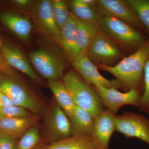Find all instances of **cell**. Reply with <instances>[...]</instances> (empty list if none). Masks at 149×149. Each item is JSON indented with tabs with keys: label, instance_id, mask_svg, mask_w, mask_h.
<instances>
[{
	"label": "cell",
	"instance_id": "cell-27",
	"mask_svg": "<svg viewBox=\"0 0 149 149\" xmlns=\"http://www.w3.org/2000/svg\"><path fill=\"white\" fill-rule=\"evenodd\" d=\"M32 115L24 108L16 106L13 105L0 109V119L20 118Z\"/></svg>",
	"mask_w": 149,
	"mask_h": 149
},
{
	"label": "cell",
	"instance_id": "cell-24",
	"mask_svg": "<svg viewBox=\"0 0 149 149\" xmlns=\"http://www.w3.org/2000/svg\"><path fill=\"white\" fill-rule=\"evenodd\" d=\"M51 2L54 19L61 31L70 16L68 4L63 0H54Z\"/></svg>",
	"mask_w": 149,
	"mask_h": 149
},
{
	"label": "cell",
	"instance_id": "cell-15",
	"mask_svg": "<svg viewBox=\"0 0 149 149\" xmlns=\"http://www.w3.org/2000/svg\"><path fill=\"white\" fill-rule=\"evenodd\" d=\"M38 116L16 118L0 119V131L17 139L30 128L36 125Z\"/></svg>",
	"mask_w": 149,
	"mask_h": 149
},
{
	"label": "cell",
	"instance_id": "cell-6",
	"mask_svg": "<svg viewBox=\"0 0 149 149\" xmlns=\"http://www.w3.org/2000/svg\"><path fill=\"white\" fill-rule=\"evenodd\" d=\"M116 130L127 138H136L149 145V119L142 115L126 112L115 116Z\"/></svg>",
	"mask_w": 149,
	"mask_h": 149
},
{
	"label": "cell",
	"instance_id": "cell-25",
	"mask_svg": "<svg viewBox=\"0 0 149 149\" xmlns=\"http://www.w3.org/2000/svg\"><path fill=\"white\" fill-rule=\"evenodd\" d=\"M128 4L149 32V0H128Z\"/></svg>",
	"mask_w": 149,
	"mask_h": 149
},
{
	"label": "cell",
	"instance_id": "cell-18",
	"mask_svg": "<svg viewBox=\"0 0 149 149\" xmlns=\"http://www.w3.org/2000/svg\"><path fill=\"white\" fill-rule=\"evenodd\" d=\"M95 118L89 112L76 106L74 114L70 119L72 126V136L92 138Z\"/></svg>",
	"mask_w": 149,
	"mask_h": 149
},
{
	"label": "cell",
	"instance_id": "cell-23",
	"mask_svg": "<svg viewBox=\"0 0 149 149\" xmlns=\"http://www.w3.org/2000/svg\"><path fill=\"white\" fill-rule=\"evenodd\" d=\"M41 143L39 129L35 125L20 137L17 141V149H39Z\"/></svg>",
	"mask_w": 149,
	"mask_h": 149
},
{
	"label": "cell",
	"instance_id": "cell-14",
	"mask_svg": "<svg viewBox=\"0 0 149 149\" xmlns=\"http://www.w3.org/2000/svg\"><path fill=\"white\" fill-rule=\"evenodd\" d=\"M0 51L11 67L23 72L34 81H39V77L34 72L28 60L18 49L8 43L1 42Z\"/></svg>",
	"mask_w": 149,
	"mask_h": 149
},
{
	"label": "cell",
	"instance_id": "cell-8",
	"mask_svg": "<svg viewBox=\"0 0 149 149\" xmlns=\"http://www.w3.org/2000/svg\"><path fill=\"white\" fill-rule=\"evenodd\" d=\"M94 86L102 103L113 114H115L121 107L125 105L139 107L142 95L136 90L132 89L122 93L114 88H106L98 84Z\"/></svg>",
	"mask_w": 149,
	"mask_h": 149
},
{
	"label": "cell",
	"instance_id": "cell-4",
	"mask_svg": "<svg viewBox=\"0 0 149 149\" xmlns=\"http://www.w3.org/2000/svg\"><path fill=\"white\" fill-rule=\"evenodd\" d=\"M86 55L93 63L112 66L123 58L119 46L99 31L87 50Z\"/></svg>",
	"mask_w": 149,
	"mask_h": 149
},
{
	"label": "cell",
	"instance_id": "cell-5",
	"mask_svg": "<svg viewBox=\"0 0 149 149\" xmlns=\"http://www.w3.org/2000/svg\"><path fill=\"white\" fill-rule=\"evenodd\" d=\"M29 57L37 72L49 81L59 80L63 76L65 62L49 51L43 49L33 51Z\"/></svg>",
	"mask_w": 149,
	"mask_h": 149
},
{
	"label": "cell",
	"instance_id": "cell-19",
	"mask_svg": "<svg viewBox=\"0 0 149 149\" xmlns=\"http://www.w3.org/2000/svg\"><path fill=\"white\" fill-rule=\"evenodd\" d=\"M48 86L53 93L58 104L64 111L70 119L74 114L75 105L64 83L59 80H50Z\"/></svg>",
	"mask_w": 149,
	"mask_h": 149
},
{
	"label": "cell",
	"instance_id": "cell-30",
	"mask_svg": "<svg viewBox=\"0 0 149 149\" xmlns=\"http://www.w3.org/2000/svg\"><path fill=\"white\" fill-rule=\"evenodd\" d=\"M14 105L10 100L4 93L0 91V109Z\"/></svg>",
	"mask_w": 149,
	"mask_h": 149
},
{
	"label": "cell",
	"instance_id": "cell-28",
	"mask_svg": "<svg viewBox=\"0 0 149 149\" xmlns=\"http://www.w3.org/2000/svg\"><path fill=\"white\" fill-rule=\"evenodd\" d=\"M17 139L0 131V149H17Z\"/></svg>",
	"mask_w": 149,
	"mask_h": 149
},
{
	"label": "cell",
	"instance_id": "cell-29",
	"mask_svg": "<svg viewBox=\"0 0 149 149\" xmlns=\"http://www.w3.org/2000/svg\"><path fill=\"white\" fill-rule=\"evenodd\" d=\"M0 71L6 74H12L13 70L11 67L4 57L3 56L0 51Z\"/></svg>",
	"mask_w": 149,
	"mask_h": 149
},
{
	"label": "cell",
	"instance_id": "cell-9",
	"mask_svg": "<svg viewBox=\"0 0 149 149\" xmlns=\"http://www.w3.org/2000/svg\"><path fill=\"white\" fill-rule=\"evenodd\" d=\"M96 9L101 17H115L125 22L133 27L141 28L143 27L126 1L97 0Z\"/></svg>",
	"mask_w": 149,
	"mask_h": 149
},
{
	"label": "cell",
	"instance_id": "cell-2",
	"mask_svg": "<svg viewBox=\"0 0 149 149\" xmlns=\"http://www.w3.org/2000/svg\"><path fill=\"white\" fill-rule=\"evenodd\" d=\"M63 83L76 106L87 111L95 118L102 111L103 104L97 91L77 73H67Z\"/></svg>",
	"mask_w": 149,
	"mask_h": 149
},
{
	"label": "cell",
	"instance_id": "cell-33",
	"mask_svg": "<svg viewBox=\"0 0 149 149\" xmlns=\"http://www.w3.org/2000/svg\"><path fill=\"white\" fill-rule=\"evenodd\" d=\"M0 44H1V42H0Z\"/></svg>",
	"mask_w": 149,
	"mask_h": 149
},
{
	"label": "cell",
	"instance_id": "cell-17",
	"mask_svg": "<svg viewBox=\"0 0 149 149\" xmlns=\"http://www.w3.org/2000/svg\"><path fill=\"white\" fill-rule=\"evenodd\" d=\"M0 20L17 37L25 42L29 41L32 25L28 19L15 14L3 13L0 14Z\"/></svg>",
	"mask_w": 149,
	"mask_h": 149
},
{
	"label": "cell",
	"instance_id": "cell-13",
	"mask_svg": "<svg viewBox=\"0 0 149 149\" xmlns=\"http://www.w3.org/2000/svg\"><path fill=\"white\" fill-rule=\"evenodd\" d=\"M115 114L103 110L95 118L92 139L97 149H109L110 140L115 129Z\"/></svg>",
	"mask_w": 149,
	"mask_h": 149
},
{
	"label": "cell",
	"instance_id": "cell-7",
	"mask_svg": "<svg viewBox=\"0 0 149 149\" xmlns=\"http://www.w3.org/2000/svg\"><path fill=\"white\" fill-rule=\"evenodd\" d=\"M0 91L7 96L14 105L29 110L35 115L43 111L42 103L23 85L9 79L0 80Z\"/></svg>",
	"mask_w": 149,
	"mask_h": 149
},
{
	"label": "cell",
	"instance_id": "cell-20",
	"mask_svg": "<svg viewBox=\"0 0 149 149\" xmlns=\"http://www.w3.org/2000/svg\"><path fill=\"white\" fill-rule=\"evenodd\" d=\"M76 32V21L70 12L68 20L61 30L58 43L72 60L77 56Z\"/></svg>",
	"mask_w": 149,
	"mask_h": 149
},
{
	"label": "cell",
	"instance_id": "cell-1",
	"mask_svg": "<svg viewBox=\"0 0 149 149\" xmlns=\"http://www.w3.org/2000/svg\"><path fill=\"white\" fill-rule=\"evenodd\" d=\"M149 56V42H146L137 49L134 53L123 58L118 63L112 66L99 65L98 68L109 72L116 77L127 91L135 90L139 91L145 65Z\"/></svg>",
	"mask_w": 149,
	"mask_h": 149
},
{
	"label": "cell",
	"instance_id": "cell-26",
	"mask_svg": "<svg viewBox=\"0 0 149 149\" xmlns=\"http://www.w3.org/2000/svg\"><path fill=\"white\" fill-rule=\"evenodd\" d=\"M143 78L144 91L138 108L141 111L149 113V56L144 68Z\"/></svg>",
	"mask_w": 149,
	"mask_h": 149
},
{
	"label": "cell",
	"instance_id": "cell-16",
	"mask_svg": "<svg viewBox=\"0 0 149 149\" xmlns=\"http://www.w3.org/2000/svg\"><path fill=\"white\" fill-rule=\"evenodd\" d=\"M73 16L77 25L76 56L86 55L88 47L99 32L98 27L97 24L83 21L73 15Z\"/></svg>",
	"mask_w": 149,
	"mask_h": 149
},
{
	"label": "cell",
	"instance_id": "cell-32",
	"mask_svg": "<svg viewBox=\"0 0 149 149\" xmlns=\"http://www.w3.org/2000/svg\"><path fill=\"white\" fill-rule=\"evenodd\" d=\"M1 71H0V73H1Z\"/></svg>",
	"mask_w": 149,
	"mask_h": 149
},
{
	"label": "cell",
	"instance_id": "cell-10",
	"mask_svg": "<svg viewBox=\"0 0 149 149\" xmlns=\"http://www.w3.org/2000/svg\"><path fill=\"white\" fill-rule=\"evenodd\" d=\"M46 137L51 143L72 136V126L69 118L56 104L51 109L45 121Z\"/></svg>",
	"mask_w": 149,
	"mask_h": 149
},
{
	"label": "cell",
	"instance_id": "cell-22",
	"mask_svg": "<svg viewBox=\"0 0 149 149\" xmlns=\"http://www.w3.org/2000/svg\"><path fill=\"white\" fill-rule=\"evenodd\" d=\"M70 6L72 10L71 13L77 18L83 21L97 24L101 17L95 10L86 4L83 0L70 1Z\"/></svg>",
	"mask_w": 149,
	"mask_h": 149
},
{
	"label": "cell",
	"instance_id": "cell-11",
	"mask_svg": "<svg viewBox=\"0 0 149 149\" xmlns=\"http://www.w3.org/2000/svg\"><path fill=\"white\" fill-rule=\"evenodd\" d=\"M72 61V65L89 85L98 84L106 88L123 89L116 79L109 80L100 74L98 67L95 65L86 55L76 56Z\"/></svg>",
	"mask_w": 149,
	"mask_h": 149
},
{
	"label": "cell",
	"instance_id": "cell-3",
	"mask_svg": "<svg viewBox=\"0 0 149 149\" xmlns=\"http://www.w3.org/2000/svg\"><path fill=\"white\" fill-rule=\"evenodd\" d=\"M97 25L99 31L123 47L138 49L146 42L134 27L118 19L102 17Z\"/></svg>",
	"mask_w": 149,
	"mask_h": 149
},
{
	"label": "cell",
	"instance_id": "cell-12",
	"mask_svg": "<svg viewBox=\"0 0 149 149\" xmlns=\"http://www.w3.org/2000/svg\"><path fill=\"white\" fill-rule=\"evenodd\" d=\"M32 16L37 28L58 42L60 30L54 19L51 1L43 0L38 2L33 8Z\"/></svg>",
	"mask_w": 149,
	"mask_h": 149
},
{
	"label": "cell",
	"instance_id": "cell-31",
	"mask_svg": "<svg viewBox=\"0 0 149 149\" xmlns=\"http://www.w3.org/2000/svg\"><path fill=\"white\" fill-rule=\"evenodd\" d=\"M13 2L18 6L24 8L29 5L32 1L29 0H15Z\"/></svg>",
	"mask_w": 149,
	"mask_h": 149
},
{
	"label": "cell",
	"instance_id": "cell-21",
	"mask_svg": "<svg viewBox=\"0 0 149 149\" xmlns=\"http://www.w3.org/2000/svg\"><path fill=\"white\" fill-rule=\"evenodd\" d=\"M43 149H97L91 137L72 136L50 144Z\"/></svg>",
	"mask_w": 149,
	"mask_h": 149
}]
</instances>
